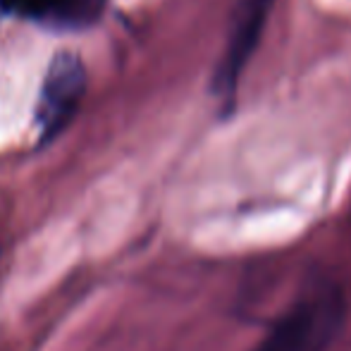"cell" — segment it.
<instances>
[{
  "label": "cell",
  "instance_id": "277c9868",
  "mask_svg": "<svg viewBox=\"0 0 351 351\" xmlns=\"http://www.w3.org/2000/svg\"><path fill=\"white\" fill-rule=\"evenodd\" d=\"M88 0H0V8L34 17H70L84 10Z\"/></svg>",
  "mask_w": 351,
  "mask_h": 351
},
{
  "label": "cell",
  "instance_id": "7a4b0ae2",
  "mask_svg": "<svg viewBox=\"0 0 351 351\" xmlns=\"http://www.w3.org/2000/svg\"><path fill=\"white\" fill-rule=\"evenodd\" d=\"M84 88H86V72L82 58L72 51L58 53L46 72L38 101V130L43 139H53L65 130L77 112Z\"/></svg>",
  "mask_w": 351,
  "mask_h": 351
},
{
  "label": "cell",
  "instance_id": "3957f363",
  "mask_svg": "<svg viewBox=\"0 0 351 351\" xmlns=\"http://www.w3.org/2000/svg\"><path fill=\"white\" fill-rule=\"evenodd\" d=\"M275 0H239V10L234 12L230 41H227L225 56L213 77V93L220 101H234L237 84L244 72L249 58L258 46V36L263 32L265 17Z\"/></svg>",
  "mask_w": 351,
  "mask_h": 351
},
{
  "label": "cell",
  "instance_id": "6da1fadb",
  "mask_svg": "<svg viewBox=\"0 0 351 351\" xmlns=\"http://www.w3.org/2000/svg\"><path fill=\"white\" fill-rule=\"evenodd\" d=\"M347 323V299L332 282H311L254 351H328Z\"/></svg>",
  "mask_w": 351,
  "mask_h": 351
}]
</instances>
